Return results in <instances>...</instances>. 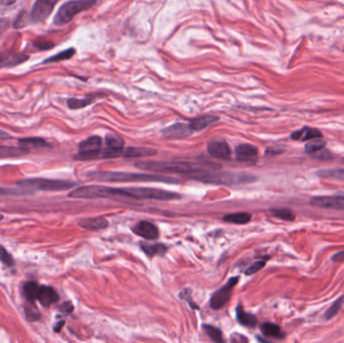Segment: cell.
Here are the masks:
<instances>
[{"mask_svg": "<svg viewBox=\"0 0 344 343\" xmlns=\"http://www.w3.org/2000/svg\"><path fill=\"white\" fill-rule=\"evenodd\" d=\"M72 199H114L128 198L133 200H174L181 199V196L175 192L162 190L152 187H126L115 188L103 185L81 186L69 195Z\"/></svg>", "mask_w": 344, "mask_h": 343, "instance_id": "obj_1", "label": "cell"}, {"mask_svg": "<svg viewBox=\"0 0 344 343\" xmlns=\"http://www.w3.org/2000/svg\"><path fill=\"white\" fill-rule=\"evenodd\" d=\"M137 168L156 172H172V173H186L195 175L197 173L204 172V170L214 169L220 165L211 164L206 161L201 162H184V161H140L135 164Z\"/></svg>", "mask_w": 344, "mask_h": 343, "instance_id": "obj_2", "label": "cell"}, {"mask_svg": "<svg viewBox=\"0 0 344 343\" xmlns=\"http://www.w3.org/2000/svg\"><path fill=\"white\" fill-rule=\"evenodd\" d=\"M90 178L104 182H164L177 184L180 180L175 177L163 176L157 174H145V173H130V172H118V171H100L89 174Z\"/></svg>", "mask_w": 344, "mask_h": 343, "instance_id": "obj_3", "label": "cell"}, {"mask_svg": "<svg viewBox=\"0 0 344 343\" xmlns=\"http://www.w3.org/2000/svg\"><path fill=\"white\" fill-rule=\"evenodd\" d=\"M195 179L213 183V184H226V185H240L251 183L256 180L255 176L244 173H211L208 171L197 173L192 175Z\"/></svg>", "mask_w": 344, "mask_h": 343, "instance_id": "obj_4", "label": "cell"}, {"mask_svg": "<svg viewBox=\"0 0 344 343\" xmlns=\"http://www.w3.org/2000/svg\"><path fill=\"white\" fill-rule=\"evenodd\" d=\"M95 4L96 1H93V0H73V1L64 2L57 10L54 24L56 26L67 25L78 13L91 8Z\"/></svg>", "mask_w": 344, "mask_h": 343, "instance_id": "obj_5", "label": "cell"}, {"mask_svg": "<svg viewBox=\"0 0 344 343\" xmlns=\"http://www.w3.org/2000/svg\"><path fill=\"white\" fill-rule=\"evenodd\" d=\"M19 186L31 187L33 189L44 191H63L68 190L76 185L75 182L66 180H56L48 178H29L18 182Z\"/></svg>", "mask_w": 344, "mask_h": 343, "instance_id": "obj_6", "label": "cell"}, {"mask_svg": "<svg viewBox=\"0 0 344 343\" xmlns=\"http://www.w3.org/2000/svg\"><path fill=\"white\" fill-rule=\"evenodd\" d=\"M102 139L98 136H92L84 140L79 145V153L75 157L80 160H91L101 158Z\"/></svg>", "mask_w": 344, "mask_h": 343, "instance_id": "obj_7", "label": "cell"}, {"mask_svg": "<svg viewBox=\"0 0 344 343\" xmlns=\"http://www.w3.org/2000/svg\"><path fill=\"white\" fill-rule=\"evenodd\" d=\"M238 282L239 278L233 277L224 287L219 289L217 292H214V294L210 298V307L214 310H219L223 308L229 301L232 290Z\"/></svg>", "mask_w": 344, "mask_h": 343, "instance_id": "obj_8", "label": "cell"}, {"mask_svg": "<svg viewBox=\"0 0 344 343\" xmlns=\"http://www.w3.org/2000/svg\"><path fill=\"white\" fill-rule=\"evenodd\" d=\"M57 1L55 0H37L33 4L30 11V21L33 24L42 23L45 21L53 12Z\"/></svg>", "mask_w": 344, "mask_h": 343, "instance_id": "obj_9", "label": "cell"}, {"mask_svg": "<svg viewBox=\"0 0 344 343\" xmlns=\"http://www.w3.org/2000/svg\"><path fill=\"white\" fill-rule=\"evenodd\" d=\"M124 140L119 136L108 135L106 137V148L101 153V158H114L123 153Z\"/></svg>", "mask_w": 344, "mask_h": 343, "instance_id": "obj_10", "label": "cell"}, {"mask_svg": "<svg viewBox=\"0 0 344 343\" xmlns=\"http://www.w3.org/2000/svg\"><path fill=\"white\" fill-rule=\"evenodd\" d=\"M310 204L321 208L344 210V196L315 197L311 199Z\"/></svg>", "mask_w": 344, "mask_h": 343, "instance_id": "obj_11", "label": "cell"}, {"mask_svg": "<svg viewBox=\"0 0 344 343\" xmlns=\"http://www.w3.org/2000/svg\"><path fill=\"white\" fill-rule=\"evenodd\" d=\"M207 152L210 156L217 159L228 160L230 157V149L228 143L224 140H214L209 142L207 145Z\"/></svg>", "mask_w": 344, "mask_h": 343, "instance_id": "obj_12", "label": "cell"}, {"mask_svg": "<svg viewBox=\"0 0 344 343\" xmlns=\"http://www.w3.org/2000/svg\"><path fill=\"white\" fill-rule=\"evenodd\" d=\"M189 125L183 123H175L162 131V135L167 139H180L186 138L192 134Z\"/></svg>", "mask_w": 344, "mask_h": 343, "instance_id": "obj_13", "label": "cell"}, {"mask_svg": "<svg viewBox=\"0 0 344 343\" xmlns=\"http://www.w3.org/2000/svg\"><path fill=\"white\" fill-rule=\"evenodd\" d=\"M132 230L134 231V233L139 235V237L144 238L146 240H156L159 235L157 227L154 224L146 221L138 223L132 229Z\"/></svg>", "mask_w": 344, "mask_h": 343, "instance_id": "obj_14", "label": "cell"}, {"mask_svg": "<svg viewBox=\"0 0 344 343\" xmlns=\"http://www.w3.org/2000/svg\"><path fill=\"white\" fill-rule=\"evenodd\" d=\"M28 58L29 57L24 54L0 51V69L17 66L28 60Z\"/></svg>", "mask_w": 344, "mask_h": 343, "instance_id": "obj_15", "label": "cell"}, {"mask_svg": "<svg viewBox=\"0 0 344 343\" xmlns=\"http://www.w3.org/2000/svg\"><path fill=\"white\" fill-rule=\"evenodd\" d=\"M235 157L242 162H252L258 157V149L251 144H241L235 148Z\"/></svg>", "mask_w": 344, "mask_h": 343, "instance_id": "obj_16", "label": "cell"}, {"mask_svg": "<svg viewBox=\"0 0 344 343\" xmlns=\"http://www.w3.org/2000/svg\"><path fill=\"white\" fill-rule=\"evenodd\" d=\"M58 299L59 297L57 293L55 291V289L49 286H40L36 300H38L41 305H44L46 307L51 306L52 304L57 303L58 301Z\"/></svg>", "mask_w": 344, "mask_h": 343, "instance_id": "obj_17", "label": "cell"}, {"mask_svg": "<svg viewBox=\"0 0 344 343\" xmlns=\"http://www.w3.org/2000/svg\"><path fill=\"white\" fill-rule=\"evenodd\" d=\"M322 137V133L315 128L310 127H303L302 129L297 130L291 134V138L293 140L298 141H309V140H316L320 139Z\"/></svg>", "mask_w": 344, "mask_h": 343, "instance_id": "obj_18", "label": "cell"}, {"mask_svg": "<svg viewBox=\"0 0 344 343\" xmlns=\"http://www.w3.org/2000/svg\"><path fill=\"white\" fill-rule=\"evenodd\" d=\"M217 121H219L218 116L204 115V116H200V117L192 119L188 125L192 131H201V130L205 129L206 127L210 126L211 124L216 123Z\"/></svg>", "mask_w": 344, "mask_h": 343, "instance_id": "obj_19", "label": "cell"}, {"mask_svg": "<svg viewBox=\"0 0 344 343\" xmlns=\"http://www.w3.org/2000/svg\"><path fill=\"white\" fill-rule=\"evenodd\" d=\"M157 153V150L152 148H144V147H129L123 155L128 158H139V157H147L153 156Z\"/></svg>", "mask_w": 344, "mask_h": 343, "instance_id": "obj_20", "label": "cell"}, {"mask_svg": "<svg viewBox=\"0 0 344 343\" xmlns=\"http://www.w3.org/2000/svg\"><path fill=\"white\" fill-rule=\"evenodd\" d=\"M80 226L86 229L98 230L108 227V221L104 218H89L80 221Z\"/></svg>", "mask_w": 344, "mask_h": 343, "instance_id": "obj_21", "label": "cell"}, {"mask_svg": "<svg viewBox=\"0 0 344 343\" xmlns=\"http://www.w3.org/2000/svg\"><path fill=\"white\" fill-rule=\"evenodd\" d=\"M29 150L23 147H11V146H0V158H11L25 155Z\"/></svg>", "mask_w": 344, "mask_h": 343, "instance_id": "obj_22", "label": "cell"}, {"mask_svg": "<svg viewBox=\"0 0 344 343\" xmlns=\"http://www.w3.org/2000/svg\"><path fill=\"white\" fill-rule=\"evenodd\" d=\"M236 319L239 320L241 324L247 327H254L257 324V318L254 315L247 313L241 305H239L238 308H236Z\"/></svg>", "mask_w": 344, "mask_h": 343, "instance_id": "obj_23", "label": "cell"}, {"mask_svg": "<svg viewBox=\"0 0 344 343\" xmlns=\"http://www.w3.org/2000/svg\"><path fill=\"white\" fill-rule=\"evenodd\" d=\"M140 245L144 253L149 257L164 255L165 252L167 251V247L162 244H149V243L142 242Z\"/></svg>", "mask_w": 344, "mask_h": 343, "instance_id": "obj_24", "label": "cell"}, {"mask_svg": "<svg viewBox=\"0 0 344 343\" xmlns=\"http://www.w3.org/2000/svg\"><path fill=\"white\" fill-rule=\"evenodd\" d=\"M261 330H262L263 334H265L266 336H270V337H274V338H278V339H282L285 337V333L283 332L281 327L278 326L277 324H274V323L262 324Z\"/></svg>", "mask_w": 344, "mask_h": 343, "instance_id": "obj_25", "label": "cell"}, {"mask_svg": "<svg viewBox=\"0 0 344 343\" xmlns=\"http://www.w3.org/2000/svg\"><path fill=\"white\" fill-rule=\"evenodd\" d=\"M252 216L248 212H238V213H230L224 217V221L230 224L235 225H245L251 221Z\"/></svg>", "mask_w": 344, "mask_h": 343, "instance_id": "obj_26", "label": "cell"}, {"mask_svg": "<svg viewBox=\"0 0 344 343\" xmlns=\"http://www.w3.org/2000/svg\"><path fill=\"white\" fill-rule=\"evenodd\" d=\"M40 286L33 281H29L24 286V295L29 302H33L37 299L38 291Z\"/></svg>", "mask_w": 344, "mask_h": 343, "instance_id": "obj_27", "label": "cell"}, {"mask_svg": "<svg viewBox=\"0 0 344 343\" xmlns=\"http://www.w3.org/2000/svg\"><path fill=\"white\" fill-rule=\"evenodd\" d=\"M203 329L207 336L214 342V343H225V338L223 336L222 331L211 325H204Z\"/></svg>", "mask_w": 344, "mask_h": 343, "instance_id": "obj_28", "label": "cell"}, {"mask_svg": "<svg viewBox=\"0 0 344 343\" xmlns=\"http://www.w3.org/2000/svg\"><path fill=\"white\" fill-rule=\"evenodd\" d=\"M317 174L320 177L344 180V169H326L318 171Z\"/></svg>", "mask_w": 344, "mask_h": 343, "instance_id": "obj_29", "label": "cell"}, {"mask_svg": "<svg viewBox=\"0 0 344 343\" xmlns=\"http://www.w3.org/2000/svg\"><path fill=\"white\" fill-rule=\"evenodd\" d=\"M93 98H82V99H77V98H71L68 100V106L70 109L76 110V109H81L84 107L89 106L93 102Z\"/></svg>", "mask_w": 344, "mask_h": 343, "instance_id": "obj_30", "label": "cell"}, {"mask_svg": "<svg viewBox=\"0 0 344 343\" xmlns=\"http://www.w3.org/2000/svg\"><path fill=\"white\" fill-rule=\"evenodd\" d=\"M76 54V50L71 48L68 49L66 51H63L61 53H58L56 56L51 57L50 58L46 59L44 62L45 63H50V62H57V61H61V60H66V59H70L71 57H73V56Z\"/></svg>", "mask_w": 344, "mask_h": 343, "instance_id": "obj_31", "label": "cell"}, {"mask_svg": "<svg viewBox=\"0 0 344 343\" xmlns=\"http://www.w3.org/2000/svg\"><path fill=\"white\" fill-rule=\"evenodd\" d=\"M324 147H325V142L323 140L316 139V140L308 143L305 146V151L308 154L313 155V154H317L318 152L322 151V150L324 149Z\"/></svg>", "mask_w": 344, "mask_h": 343, "instance_id": "obj_32", "label": "cell"}, {"mask_svg": "<svg viewBox=\"0 0 344 343\" xmlns=\"http://www.w3.org/2000/svg\"><path fill=\"white\" fill-rule=\"evenodd\" d=\"M271 211H272L274 217H276L278 219H281L283 221H293L295 219L294 213L291 210L287 209V208L272 209Z\"/></svg>", "mask_w": 344, "mask_h": 343, "instance_id": "obj_33", "label": "cell"}, {"mask_svg": "<svg viewBox=\"0 0 344 343\" xmlns=\"http://www.w3.org/2000/svg\"><path fill=\"white\" fill-rule=\"evenodd\" d=\"M343 301H344V297L341 296L339 299H337L336 301L328 308V310H327V311L325 312V314H324V317H325L326 319H330V318L334 317V316L338 313V311L340 310V308L342 307Z\"/></svg>", "mask_w": 344, "mask_h": 343, "instance_id": "obj_34", "label": "cell"}, {"mask_svg": "<svg viewBox=\"0 0 344 343\" xmlns=\"http://www.w3.org/2000/svg\"><path fill=\"white\" fill-rule=\"evenodd\" d=\"M0 261L8 267H11L14 265V261L11 255L1 245H0Z\"/></svg>", "mask_w": 344, "mask_h": 343, "instance_id": "obj_35", "label": "cell"}, {"mask_svg": "<svg viewBox=\"0 0 344 343\" xmlns=\"http://www.w3.org/2000/svg\"><path fill=\"white\" fill-rule=\"evenodd\" d=\"M19 143L23 144H28V145H35V146H49L48 142L41 138L37 137H29V138H25V139H19Z\"/></svg>", "mask_w": 344, "mask_h": 343, "instance_id": "obj_36", "label": "cell"}, {"mask_svg": "<svg viewBox=\"0 0 344 343\" xmlns=\"http://www.w3.org/2000/svg\"><path fill=\"white\" fill-rule=\"evenodd\" d=\"M266 262L265 261H257L256 263H254L252 266H250L247 271H246V275H253L256 274L257 272H259L260 270L263 269V267L265 266Z\"/></svg>", "mask_w": 344, "mask_h": 343, "instance_id": "obj_37", "label": "cell"}, {"mask_svg": "<svg viewBox=\"0 0 344 343\" xmlns=\"http://www.w3.org/2000/svg\"><path fill=\"white\" fill-rule=\"evenodd\" d=\"M34 46H35L38 50H51L55 45H54V42H51V41L38 40V41L35 42Z\"/></svg>", "mask_w": 344, "mask_h": 343, "instance_id": "obj_38", "label": "cell"}, {"mask_svg": "<svg viewBox=\"0 0 344 343\" xmlns=\"http://www.w3.org/2000/svg\"><path fill=\"white\" fill-rule=\"evenodd\" d=\"M231 343H249L247 337L242 335L241 333H233L230 337Z\"/></svg>", "mask_w": 344, "mask_h": 343, "instance_id": "obj_39", "label": "cell"}, {"mask_svg": "<svg viewBox=\"0 0 344 343\" xmlns=\"http://www.w3.org/2000/svg\"><path fill=\"white\" fill-rule=\"evenodd\" d=\"M26 192H29V191L17 190V189H6V188L0 187V195H26Z\"/></svg>", "mask_w": 344, "mask_h": 343, "instance_id": "obj_40", "label": "cell"}, {"mask_svg": "<svg viewBox=\"0 0 344 343\" xmlns=\"http://www.w3.org/2000/svg\"><path fill=\"white\" fill-rule=\"evenodd\" d=\"M332 260H334V261H336V262H343V261H344V251L339 252V253H336V254L332 257Z\"/></svg>", "mask_w": 344, "mask_h": 343, "instance_id": "obj_41", "label": "cell"}, {"mask_svg": "<svg viewBox=\"0 0 344 343\" xmlns=\"http://www.w3.org/2000/svg\"><path fill=\"white\" fill-rule=\"evenodd\" d=\"M61 311L66 312V313H70L73 311V305L70 302H66L61 305Z\"/></svg>", "mask_w": 344, "mask_h": 343, "instance_id": "obj_42", "label": "cell"}, {"mask_svg": "<svg viewBox=\"0 0 344 343\" xmlns=\"http://www.w3.org/2000/svg\"><path fill=\"white\" fill-rule=\"evenodd\" d=\"M13 137L8 134L7 132L3 131V130H0V140H7V139H12Z\"/></svg>", "mask_w": 344, "mask_h": 343, "instance_id": "obj_43", "label": "cell"}, {"mask_svg": "<svg viewBox=\"0 0 344 343\" xmlns=\"http://www.w3.org/2000/svg\"><path fill=\"white\" fill-rule=\"evenodd\" d=\"M63 324H64V321H60L59 323L57 324V327L55 328V330H56V331H59V329L61 328V325H63Z\"/></svg>", "mask_w": 344, "mask_h": 343, "instance_id": "obj_44", "label": "cell"}, {"mask_svg": "<svg viewBox=\"0 0 344 343\" xmlns=\"http://www.w3.org/2000/svg\"><path fill=\"white\" fill-rule=\"evenodd\" d=\"M3 219V217H2V214H0V221H1Z\"/></svg>", "mask_w": 344, "mask_h": 343, "instance_id": "obj_45", "label": "cell"}]
</instances>
